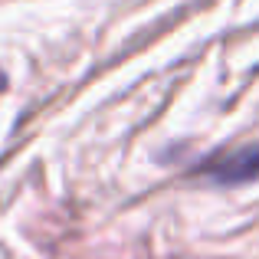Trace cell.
Returning <instances> with one entry per match:
<instances>
[{
	"mask_svg": "<svg viewBox=\"0 0 259 259\" xmlns=\"http://www.w3.org/2000/svg\"><path fill=\"white\" fill-rule=\"evenodd\" d=\"M203 174H210L217 184H246L259 177V141L240 151H230L217 158L213 164H203Z\"/></svg>",
	"mask_w": 259,
	"mask_h": 259,
	"instance_id": "cell-1",
	"label": "cell"
}]
</instances>
